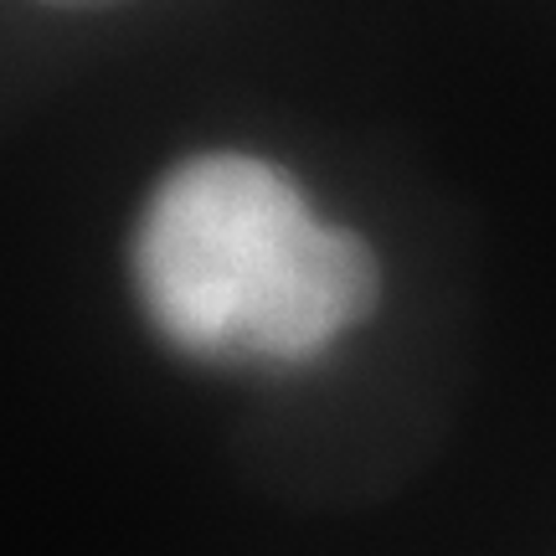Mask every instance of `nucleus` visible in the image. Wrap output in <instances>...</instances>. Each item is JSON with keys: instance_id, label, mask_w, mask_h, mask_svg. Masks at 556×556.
Wrapping results in <instances>:
<instances>
[{"instance_id": "f03ea898", "label": "nucleus", "mask_w": 556, "mask_h": 556, "mask_svg": "<svg viewBox=\"0 0 556 556\" xmlns=\"http://www.w3.org/2000/svg\"><path fill=\"white\" fill-rule=\"evenodd\" d=\"M41 5H67V11H93V5H124V0H41Z\"/></svg>"}, {"instance_id": "f257e3e1", "label": "nucleus", "mask_w": 556, "mask_h": 556, "mask_svg": "<svg viewBox=\"0 0 556 556\" xmlns=\"http://www.w3.org/2000/svg\"><path fill=\"white\" fill-rule=\"evenodd\" d=\"M135 283L170 345L212 361H309L377 309L371 248L309 212L278 165L180 160L139 217Z\"/></svg>"}]
</instances>
